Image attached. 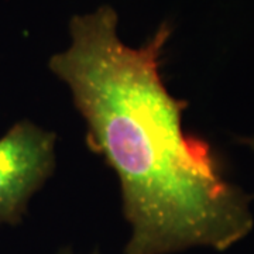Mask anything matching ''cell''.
I'll return each mask as SVG.
<instances>
[{
	"mask_svg": "<svg viewBox=\"0 0 254 254\" xmlns=\"http://www.w3.org/2000/svg\"><path fill=\"white\" fill-rule=\"evenodd\" d=\"M69 44L48 68L71 91L86 144L115 171L130 226L125 254L230 249L253 229L249 195L225 175L218 153L184 128L188 103L161 72L173 34L163 21L141 46L119 34L110 4L75 14Z\"/></svg>",
	"mask_w": 254,
	"mask_h": 254,
	"instance_id": "1",
	"label": "cell"
},
{
	"mask_svg": "<svg viewBox=\"0 0 254 254\" xmlns=\"http://www.w3.org/2000/svg\"><path fill=\"white\" fill-rule=\"evenodd\" d=\"M55 133L20 120L0 137V226L17 225L55 170Z\"/></svg>",
	"mask_w": 254,
	"mask_h": 254,
	"instance_id": "2",
	"label": "cell"
},
{
	"mask_svg": "<svg viewBox=\"0 0 254 254\" xmlns=\"http://www.w3.org/2000/svg\"><path fill=\"white\" fill-rule=\"evenodd\" d=\"M237 141L240 143V144H245L247 145L252 151L254 153V136H249V137H239L237 138Z\"/></svg>",
	"mask_w": 254,
	"mask_h": 254,
	"instance_id": "3",
	"label": "cell"
},
{
	"mask_svg": "<svg viewBox=\"0 0 254 254\" xmlns=\"http://www.w3.org/2000/svg\"><path fill=\"white\" fill-rule=\"evenodd\" d=\"M57 254H76V253H73L72 249L66 247V249H63V250H60V252H58ZM95 254H96V253H95Z\"/></svg>",
	"mask_w": 254,
	"mask_h": 254,
	"instance_id": "4",
	"label": "cell"
}]
</instances>
